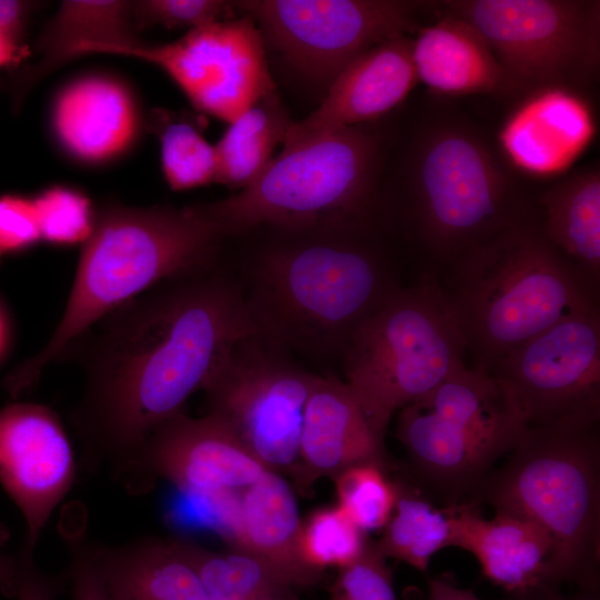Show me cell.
<instances>
[{"instance_id":"6da1fadb","label":"cell","mask_w":600,"mask_h":600,"mask_svg":"<svg viewBox=\"0 0 600 600\" xmlns=\"http://www.w3.org/2000/svg\"><path fill=\"white\" fill-rule=\"evenodd\" d=\"M257 334L221 258L157 282L77 338L59 361L83 372L70 413L79 467L119 480L152 432L183 412L242 338Z\"/></svg>"},{"instance_id":"7a4b0ae2","label":"cell","mask_w":600,"mask_h":600,"mask_svg":"<svg viewBox=\"0 0 600 600\" xmlns=\"http://www.w3.org/2000/svg\"><path fill=\"white\" fill-rule=\"evenodd\" d=\"M384 227L358 221L246 231L257 240L239 282L257 334L293 354L342 361L357 328L403 287Z\"/></svg>"},{"instance_id":"3957f363","label":"cell","mask_w":600,"mask_h":600,"mask_svg":"<svg viewBox=\"0 0 600 600\" xmlns=\"http://www.w3.org/2000/svg\"><path fill=\"white\" fill-rule=\"evenodd\" d=\"M226 241L200 203L96 209L61 319L44 347L6 378V389L13 397L29 391L101 318L164 278L219 260Z\"/></svg>"},{"instance_id":"277c9868","label":"cell","mask_w":600,"mask_h":600,"mask_svg":"<svg viewBox=\"0 0 600 600\" xmlns=\"http://www.w3.org/2000/svg\"><path fill=\"white\" fill-rule=\"evenodd\" d=\"M439 282L472 367L483 372L564 317L599 307V290L551 244L528 211L451 264Z\"/></svg>"},{"instance_id":"5b68a950","label":"cell","mask_w":600,"mask_h":600,"mask_svg":"<svg viewBox=\"0 0 600 600\" xmlns=\"http://www.w3.org/2000/svg\"><path fill=\"white\" fill-rule=\"evenodd\" d=\"M599 422L526 428L508 461L482 480L470 501L531 520L547 532L552 586L599 589Z\"/></svg>"},{"instance_id":"8992f818","label":"cell","mask_w":600,"mask_h":600,"mask_svg":"<svg viewBox=\"0 0 600 600\" xmlns=\"http://www.w3.org/2000/svg\"><path fill=\"white\" fill-rule=\"evenodd\" d=\"M380 138L367 124L281 150L238 192L201 208L226 239L260 226L306 228L383 221Z\"/></svg>"},{"instance_id":"52a82bcc","label":"cell","mask_w":600,"mask_h":600,"mask_svg":"<svg viewBox=\"0 0 600 600\" xmlns=\"http://www.w3.org/2000/svg\"><path fill=\"white\" fill-rule=\"evenodd\" d=\"M467 341L439 279L419 274L353 332L344 382L384 441L392 417L467 367Z\"/></svg>"},{"instance_id":"ba28073f","label":"cell","mask_w":600,"mask_h":600,"mask_svg":"<svg viewBox=\"0 0 600 600\" xmlns=\"http://www.w3.org/2000/svg\"><path fill=\"white\" fill-rule=\"evenodd\" d=\"M528 211L480 139L443 128L423 139L397 214L420 254L419 274L439 279L467 251Z\"/></svg>"},{"instance_id":"9c48e42d","label":"cell","mask_w":600,"mask_h":600,"mask_svg":"<svg viewBox=\"0 0 600 600\" xmlns=\"http://www.w3.org/2000/svg\"><path fill=\"white\" fill-rule=\"evenodd\" d=\"M398 413L397 436L414 467L457 492L474 490L526 429L493 378L468 366Z\"/></svg>"},{"instance_id":"30bf717a","label":"cell","mask_w":600,"mask_h":600,"mask_svg":"<svg viewBox=\"0 0 600 600\" xmlns=\"http://www.w3.org/2000/svg\"><path fill=\"white\" fill-rule=\"evenodd\" d=\"M443 16L486 39L510 93L592 80L600 61V2L594 0H454Z\"/></svg>"},{"instance_id":"8fae6325","label":"cell","mask_w":600,"mask_h":600,"mask_svg":"<svg viewBox=\"0 0 600 600\" xmlns=\"http://www.w3.org/2000/svg\"><path fill=\"white\" fill-rule=\"evenodd\" d=\"M258 28L267 57L321 99L334 79L377 43L407 34L420 2L406 0H238Z\"/></svg>"},{"instance_id":"7c38bea8","label":"cell","mask_w":600,"mask_h":600,"mask_svg":"<svg viewBox=\"0 0 600 600\" xmlns=\"http://www.w3.org/2000/svg\"><path fill=\"white\" fill-rule=\"evenodd\" d=\"M319 378L279 343L247 336L202 388L207 413L221 419L268 470L298 480L304 408Z\"/></svg>"},{"instance_id":"4fadbf2b","label":"cell","mask_w":600,"mask_h":600,"mask_svg":"<svg viewBox=\"0 0 600 600\" xmlns=\"http://www.w3.org/2000/svg\"><path fill=\"white\" fill-rule=\"evenodd\" d=\"M89 53L131 57L159 68L197 110L228 123L277 89L261 34L242 14L187 31L172 42L138 38Z\"/></svg>"},{"instance_id":"5bb4252c","label":"cell","mask_w":600,"mask_h":600,"mask_svg":"<svg viewBox=\"0 0 600 600\" xmlns=\"http://www.w3.org/2000/svg\"><path fill=\"white\" fill-rule=\"evenodd\" d=\"M488 374L526 428L600 420V308L564 317L501 358Z\"/></svg>"},{"instance_id":"9a60e30c","label":"cell","mask_w":600,"mask_h":600,"mask_svg":"<svg viewBox=\"0 0 600 600\" xmlns=\"http://www.w3.org/2000/svg\"><path fill=\"white\" fill-rule=\"evenodd\" d=\"M266 471L221 419L181 412L152 432L118 481L131 494L148 492L158 479L178 490L210 493L242 491Z\"/></svg>"},{"instance_id":"2e32d148","label":"cell","mask_w":600,"mask_h":600,"mask_svg":"<svg viewBox=\"0 0 600 600\" xmlns=\"http://www.w3.org/2000/svg\"><path fill=\"white\" fill-rule=\"evenodd\" d=\"M77 473L74 452L57 412L32 402L0 409V484L24 519L23 546L36 549Z\"/></svg>"},{"instance_id":"e0dca14e","label":"cell","mask_w":600,"mask_h":600,"mask_svg":"<svg viewBox=\"0 0 600 600\" xmlns=\"http://www.w3.org/2000/svg\"><path fill=\"white\" fill-rule=\"evenodd\" d=\"M412 39L398 34L354 59L330 84L319 106L292 121L282 150L332 131L371 123L399 106L418 83Z\"/></svg>"},{"instance_id":"ac0fdd59","label":"cell","mask_w":600,"mask_h":600,"mask_svg":"<svg viewBox=\"0 0 600 600\" xmlns=\"http://www.w3.org/2000/svg\"><path fill=\"white\" fill-rule=\"evenodd\" d=\"M50 126L70 158L101 166L136 146L143 117L134 92L124 81L111 74L89 73L60 88L51 104Z\"/></svg>"},{"instance_id":"d6986e66","label":"cell","mask_w":600,"mask_h":600,"mask_svg":"<svg viewBox=\"0 0 600 600\" xmlns=\"http://www.w3.org/2000/svg\"><path fill=\"white\" fill-rule=\"evenodd\" d=\"M594 134L588 104L567 88L531 92L503 124L499 141L507 158L536 177L568 169Z\"/></svg>"},{"instance_id":"ffe728a7","label":"cell","mask_w":600,"mask_h":600,"mask_svg":"<svg viewBox=\"0 0 600 600\" xmlns=\"http://www.w3.org/2000/svg\"><path fill=\"white\" fill-rule=\"evenodd\" d=\"M383 443L347 383L331 374L320 376L304 408L298 482L309 488L314 480L334 478L351 466L382 463Z\"/></svg>"},{"instance_id":"44dd1931","label":"cell","mask_w":600,"mask_h":600,"mask_svg":"<svg viewBox=\"0 0 600 600\" xmlns=\"http://www.w3.org/2000/svg\"><path fill=\"white\" fill-rule=\"evenodd\" d=\"M452 507V547L472 553L487 579L511 596L549 584L552 544L540 526L502 511L484 519L471 502Z\"/></svg>"},{"instance_id":"7402d4cb","label":"cell","mask_w":600,"mask_h":600,"mask_svg":"<svg viewBox=\"0 0 600 600\" xmlns=\"http://www.w3.org/2000/svg\"><path fill=\"white\" fill-rule=\"evenodd\" d=\"M301 521L296 498L274 471L240 491V517L233 547L257 559L289 588L317 583L321 571L301 552Z\"/></svg>"},{"instance_id":"603a6c76","label":"cell","mask_w":600,"mask_h":600,"mask_svg":"<svg viewBox=\"0 0 600 600\" xmlns=\"http://www.w3.org/2000/svg\"><path fill=\"white\" fill-rule=\"evenodd\" d=\"M418 78L447 96L509 94L504 73L480 32L468 22L443 16L418 31L411 46Z\"/></svg>"},{"instance_id":"cb8c5ba5","label":"cell","mask_w":600,"mask_h":600,"mask_svg":"<svg viewBox=\"0 0 600 600\" xmlns=\"http://www.w3.org/2000/svg\"><path fill=\"white\" fill-rule=\"evenodd\" d=\"M90 550L114 600H209L178 540L90 541Z\"/></svg>"},{"instance_id":"d4e9b609","label":"cell","mask_w":600,"mask_h":600,"mask_svg":"<svg viewBox=\"0 0 600 600\" xmlns=\"http://www.w3.org/2000/svg\"><path fill=\"white\" fill-rule=\"evenodd\" d=\"M136 30L132 1H62L38 38L40 60L17 77V96L22 98L31 86L51 70L87 54L94 47L138 39Z\"/></svg>"},{"instance_id":"484cf974","label":"cell","mask_w":600,"mask_h":600,"mask_svg":"<svg viewBox=\"0 0 600 600\" xmlns=\"http://www.w3.org/2000/svg\"><path fill=\"white\" fill-rule=\"evenodd\" d=\"M543 231L551 244L594 289L600 284V174L590 168L540 198Z\"/></svg>"},{"instance_id":"4316f807","label":"cell","mask_w":600,"mask_h":600,"mask_svg":"<svg viewBox=\"0 0 600 600\" xmlns=\"http://www.w3.org/2000/svg\"><path fill=\"white\" fill-rule=\"evenodd\" d=\"M292 121L277 89L256 100L214 144L216 183L238 191L249 186L272 161Z\"/></svg>"},{"instance_id":"83f0119b","label":"cell","mask_w":600,"mask_h":600,"mask_svg":"<svg viewBox=\"0 0 600 600\" xmlns=\"http://www.w3.org/2000/svg\"><path fill=\"white\" fill-rule=\"evenodd\" d=\"M398 489L394 510L376 544L386 558L424 572L434 553L452 547L453 507L439 509L416 492Z\"/></svg>"},{"instance_id":"f1b7e54d","label":"cell","mask_w":600,"mask_h":600,"mask_svg":"<svg viewBox=\"0 0 600 600\" xmlns=\"http://www.w3.org/2000/svg\"><path fill=\"white\" fill-rule=\"evenodd\" d=\"M209 600H286L289 587L251 556L221 553L178 540Z\"/></svg>"},{"instance_id":"f546056e","label":"cell","mask_w":600,"mask_h":600,"mask_svg":"<svg viewBox=\"0 0 600 600\" xmlns=\"http://www.w3.org/2000/svg\"><path fill=\"white\" fill-rule=\"evenodd\" d=\"M153 127L160 140L162 173L172 190L184 191L216 183L214 146L192 122L159 111L154 113Z\"/></svg>"},{"instance_id":"4dcf8cb0","label":"cell","mask_w":600,"mask_h":600,"mask_svg":"<svg viewBox=\"0 0 600 600\" xmlns=\"http://www.w3.org/2000/svg\"><path fill=\"white\" fill-rule=\"evenodd\" d=\"M338 507L363 532L384 528L398 499V486L382 463L351 466L334 477Z\"/></svg>"},{"instance_id":"1f68e13d","label":"cell","mask_w":600,"mask_h":600,"mask_svg":"<svg viewBox=\"0 0 600 600\" xmlns=\"http://www.w3.org/2000/svg\"><path fill=\"white\" fill-rule=\"evenodd\" d=\"M367 543L364 532L338 506L319 508L301 523L302 556L319 571L328 567L340 569L351 563L363 552Z\"/></svg>"},{"instance_id":"d6a6232c","label":"cell","mask_w":600,"mask_h":600,"mask_svg":"<svg viewBox=\"0 0 600 600\" xmlns=\"http://www.w3.org/2000/svg\"><path fill=\"white\" fill-rule=\"evenodd\" d=\"M32 200L41 241L69 247L82 244L90 236L96 209L82 191L56 184L42 190Z\"/></svg>"},{"instance_id":"836d02e7","label":"cell","mask_w":600,"mask_h":600,"mask_svg":"<svg viewBox=\"0 0 600 600\" xmlns=\"http://www.w3.org/2000/svg\"><path fill=\"white\" fill-rule=\"evenodd\" d=\"M166 516L174 528L211 531L233 544L240 517V491L198 493L174 489Z\"/></svg>"},{"instance_id":"e575fe53","label":"cell","mask_w":600,"mask_h":600,"mask_svg":"<svg viewBox=\"0 0 600 600\" xmlns=\"http://www.w3.org/2000/svg\"><path fill=\"white\" fill-rule=\"evenodd\" d=\"M132 14L137 29L161 26L188 31L238 16L232 1L223 0L132 1Z\"/></svg>"},{"instance_id":"d590c367","label":"cell","mask_w":600,"mask_h":600,"mask_svg":"<svg viewBox=\"0 0 600 600\" xmlns=\"http://www.w3.org/2000/svg\"><path fill=\"white\" fill-rule=\"evenodd\" d=\"M386 559L377 544L368 541L354 561L339 569L331 600H398Z\"/></svg>"},{"instance_id":"8d00e7d4","label":"cell","mask_w":600,"mask_h":600,"mask_svg":"<svg viewBox=\"0 0 600 600\" xmlns=\"http://www.w3.org/2000/svg\"><path fill=\"white\" fill-rule=\"evenodd\" d=\"M61 531L70 554L66 574L71 587V599L114 600L98 570L90 550V540L83 530L66 526Z\"/></svg>"},{"instance_id":"74e56055","label":"cell","mask_w":600,"mask_h":600,"mask_svg":"<svg viewBox=\"0 0 600 600\" xmlns=\"http://www.w3.org/2000/svg\"><path fill=\"white\" fill-rule=\"evenodd\" d=\"M41 241L32 198L0 196V261Z\"/></svg>"},{"instance_id":"f35d334b","label":"cell","mask_w":600,"mask_h":600,"mask_svg":"<svg viewBox=\"0 0 600 600\" xmlns=\"http://www.w3.org/2000/svg\"><path fill=\"white\" fill-rule=\"evenodd\" d=\"M34 550L22 546L20 574L16 600H56L67 581V574H53L38 568L33 559Z\"/></svg>"},{"instance_id":"ab89813d","label":"cell","mask_w":600,"mask_h":600,"mask_svg":"<svg viewBox=\"0 0 600 600\" xmlns=\"http://www.w3.org/2000/svg\"><path fill=\"white\" fill-rule=\"evenodd\" d=\"M32 3L0 0V32L22 42Z\"/></svg>"},{"instance_id":"60d3db41","label":"cell","mask_w":600,"mask_h":600,"mask_svg":"<svg viewBox=\"0 0 600 600\" xmlns=\"http://www.w3.org/2000/svg\"><path fill=\"white\" fill-rule=\"evenodd\" d=\"M8 537V531L0 524V592L8 598H14L20 574V553L6 551Z\"/></svg>"},{"instance_id":"b9f144b4","label":"cell","mask_w":600,"mask_h":600,"mask_svg":"<svg viewBox=\"0 0 600 600\" xmlns=\"http://www.w3.org/2000/svg\"><path fill=\"white\" fill-rule=\"evenodd\" d=\"M511 600H600L599 589H582L563 593L559 586L541 584L522 594L511 596Z\"/></svg>"},{"instance_id":"7bdbcfd3","label":"cell","mask_w":600,"mask_h":600,"mask_svg":"<svg viewBox=\"0 0 600 600\" xmlns=\"http://www.w3.org/2000/svg\"><path fill=\"white\" fill-rule=\"evenodd\" d=\"M428 599L480 600L474 593L473 589H460L444 577H433L428 579Z\"/></svg>"},{"instance_id":"ee69618b","label":"cell","mask_w":600,"mask_h":600,"mask_svg":"<svg viewBox=\"0 0 600 600\" xmlns=\"http://www.w3.org/2000/svg\"><path fill=\"white\" fill-rule=\"evenodd\" d=\"M22 42L0 32V68L11 67L24 56Z\"/></svg>"},{"instance_id":"f6af8a7d","label":"cell","mask_w":600,"mask_h":600,"mask_svg":"<svg viewBox=\"0 0 600 600\" xmlns=\"http://www.w3.org/2000/svg\"><path fill=\"white\" fill-rule=\"evenodd\" d=\"M10 341V326L4 309L0 304V361L7 352Z\"/></svg>"},{"instance_id":"bcb514c9","label":"cell","mask_w":600,"mask_h":600,"mask_svg":"<svg viewBox=\"0 0 600 600\" xmlns=\"http://www.w3.org/2000/svg\"><path fill=\"white\" fill-rule=\"evenodd\" d=\"M286 600H300L299 598H297L296 596L289 593L286 598Z\"/></svg>"}]
</instances>
